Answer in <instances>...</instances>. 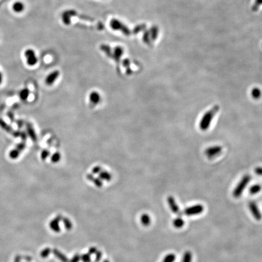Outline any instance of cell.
<instances>
[{
	"mask_svg": "<svg viewBox=\"0 0 262 262\" xmlns=\"http://www.w3.org/2000/svg\"><path fill=\"white\" fill-rule=\"evenodd\" d=\"M26 148V143L23 141L18 144L16 148L12 150L9 153V157L12 159L17 158L21 152Z\"/></svg>",
	"mask_w": 262,
	"mask_h": 262,
	"instance_id": "7",
	"label": "cell"
},
{
	"mask_svg": "<svg viewBox=\"0 0 262 262\" xmlns=\"http://www.w3.org/2000/svg\"><path fill=\"white\" fill-rule=\"evenodd\" d=\"M0 127L6 132H8L9 134H11L12 135V134L14 133V130L13 129V128L9 125L8 123L4 122V120H3L2 118H0Z\"/></svg>",
	"mask_w": 262,
	"mask_h": 262,
	"instance_id": "19",
	"label": "cell"
},
{
	"mask_svg": "<svg viewBox=\"0 0 262 262\" xmlns=\"http://www.w3.org/2000/svg\"><path fill=\"white\" fill-rule=\"evenodd\" d=\"M81 260V255L79 254H75L72 259L69 260V262H79Z\"/></svg>",
	"mask_w": 262,
	"mask_h": 262,
	"instance_id": "38",
	"label": "cell"
},
{
	"mask_svg": "<svg viewBox=\"0 0 262 262\" xmlns=\"http://www.w3.org/2000/svg\"><path fill=\"white\" fill-rule=\"evenodd\" d=\"M61 159V154L60 152H55L51 156V160L53 163H57L60 161Z\"/></svg>",
	"mask_w": 262,
	"mask_h": 262,
	"instance_id": "32",
	"label": "cell"
},
{
	"mask_svg": "<svg viewBox=\"0 0 262 262\" xmlns=\"http://www.w3.org/2000/svg\"><path fill=\"white\" fill-rule=\"evenodd\" d=\"M76 14V12L74 10H69L65 11L62 14L63 22L66 25H69L70 23V18L75 16Z\"/></svg>",
	"mask_w": 262,
	"mask_h": 262,
	"instance_id": "11",
	"label": "cell"
},
{
	"mask_svg": "<svg viewBox=\"0 0 262 262\" xmlns=\"http://www.w3.org/2000/svg\"><path fill=\"white\" fill-rule=\"evenodd\" d=\"M251 95L254 99L258 100L262 96V91L258 87H254L251 92Z\"/></svg>",
	"mask_w": 262,
	"mask_h": 262,
	"instance_id": "23",
	"label": "cell"
},
{
	"mask_svg": "<svg viewBox=\"0 0 262 262\" xmlns=\"http://www.w3.org/2000/svg\"><path fill=\"white\" fill-rule=\"evenodd\" d=\"M167 201L168 205L171 210H172V212H174V214L178 215L179 217L182 216V214L180 210L179 207L178 206L174 198L172 196H169L167 199Z\"/></svg>",
	"mask_w": 262,
	"mask_h": 262,
	"instance_id": "9",
	"label": "cell"
},
{
	"mask_svg": "<svg viewBox=\"0 0 262 262\" xmlns=\"http://www.w3.org/2000/svg\"><path fill=\"white\" fill-rule=\"evenodd\" d=\"M81 260L83 262H91L90 255L89 253L83 254L81 255Z\"/></svg>",
	"mask_w": 262,
	"mask_h": 262,
	"instance_id": "35",
	"label": "cell"
},
{
	"mask_svg": "<svg viewBox=\"0 0 262 262\" xmlns=\"http://www.w3.org/2000/svg\"><path fill=\"white\" fill-rule=\"evenodd\" d=\"M204 210V207L201 205H196L191 207L186 208L184 210V214L188 216H195L201 214Z\"/></svg>",
	"mask_w": 262,
	"mask_h": 262,
	"instance_id": "5",
	"label": "cell"
},
{
	"mask_svg": "<svg viewBox=\"0 0 262 262\" xmlns=\"http://www.w3.org/2000/svg\"><path fill=\"white\" fill-rule=\"evenodd\" d=\"M110 26L114 30H119L122 32L123 34L126 36H129L131 34V30L129 29L117 19H112L110 21Z\"/></svg>",
	"mask_w": 262,
	"mask_h": 262,
	"instance_id": "3",
	"label": "cell"
},
{
	"mask_svg": "<svg viewBox=\"0 0 262 262\" xmlns=\"http://www.w3.org/2000/svg\"><path fill=\"white\" fill-rule=\"evenodd\" d=\"M86 178L87 180L91 182H92L93 183L95 184V186H96V187L98 188H101L103 186V182L101 179H100L99 178H96L92 174H89L86 175Z\"/></svg>",
	"mask_w": 262,
	"mask_h": 262,
	"instance_id": "15",
	"label": "cell"
},
{
	"mask_svg": "<svg viewBox=\"0 0 262 262\" xmlns=\"http://www.w3.org/2000/svg\"><path fill=\"white\" fill-rule=\"evenodd\" d=\"M89 100L91 103L94 105H97L100 101V96L97 92H92L89 96Z\"/></svg>",
	"mask_w": 262,
	"mask_h": 262,
	"instance_id": "17",
	"label": "cell"
},
{
	"mask_svg": "<svg viewBox=\"0 0 262 262\" xmlns=\"http://www.w3.org/2000/svg\"><path fill=\"white\" fill-rule=\"evenodd\" d=\"M25 8V6L23 3L21 1H17L14 3L12 6V9L14 12L16 13H21L22 12Z\"/></svg>",
	"mask_w": 262,
	"mask_h": 262,
	"instance_id": "18",
	"label": "cell"
},
{
	"mask_svg": "<svg viewBox=\"0 0 262 262\" xmlns=\"http://www.w3.org/2000/svg\"><path fill=\"white\" fill-rule=\"evenodd\" d=\"M261 5H262V0H255L254 4L252 7V10L254 12L257 11Z\"/></svg>",
	"mask_w": 262,
	"mask_h": 262,
	"instance_id": "33",
	"label": "cell"
},
{
	"mask_svg": "<svg viewBox=\"0 0 262 262\" xmlns=\"http://www.w3.org/2000/svg\"><path fill=\"white\" fill-rule=\"evenodd\" d=\"M101 166H96L93 167V169H92V172L93 174H99L101 171Z\"/></svg>",
	"mask_w": 262,
	"mask_h": 262,
	"instance_id": "39",
	"label": "cell"
},
{
	"mask_svg": "<svg viewBox=\"0 0 262 262\" xmlns=\"http://www.w3.org/2000/svg\"><path fill=\"white\" fill-rule=\"evenodd\" d=\"M140 221L141 224L144 227H148L150 225L151 219L150 216L147 214H143L140 217Z\"/></svg>",
	"mask_w": 262,
	"mask_h": 262,
	"instance_id": "20",
	"label": "cell"
},
{
	"mask_svg": "<svg viewBox=\"0 0 262 262\" xmlns=\"http://www.w3.org/2000/svg\"><path fill=\"white\" fill-rule=\"evenodd\" d=\"M262 187L259 184H254L249 188V193L251 195H255L261 191Z\"/></svg>",
	"mask_w": 262,
	"mask_h": 262,
	"instance_id": "28",
	"label": "cell"
},
{
	"mask_svg": "<svg viewBox=\"0 0 262 262\" xmlns=\"http://www.w3.org/2000/svg\"><path fill=\"white\" fill-rule=\"evenodd\" d=\"M192 253L191 251H186L183 255L182 262H192Z\"/></svg>",
	"mask_w": 262,
	"mask_h": 262,
	"instance_id": "29",
	"label": "cell"
},
{
	"mask_svg": "<svg viewBox=\"0 0 262 262\" xmlns=\"http://www.w3.org/2000/svg\"><path fill=\"white\" fill-rule=\"evenodd\" d=\"M18 126L19 128H21L24 124V122L23 120H18L17 122Z\"/></svg>",
	"mask_w": 262,
	"mask_h": 262,
	"instance_id": "46",
	"label": "cell"
},
{
	"mask_svg": "<svg viewBox=\"0 0 262 262\" xmlns=\"http://www.w3.org/2000/svg\"><path fill=\"white\" fill-rule=\"evenodd\" d=\"M103 262H109V260H104V261H103Z\"/></svg>",
	"mask_w": 262,
	"mask_h": 262,
	"instance_id": "49",
	"label": "cell"
},
{
	"mask_svg": "<svg viewBox=\"0 0 262 262\" xmlns=\"http://www.w3.org/2000/svg\"><path fill=\"white\" fill-rule=\"evenodd\" d=\"M2 81H3V75H2L1 72H0V85H1V83H2Z\"/></svg>",
	"mask_w": 262,
	"mask_h": 262,
	"instance_id": "48",
	"label": "cell"
},
{
	"mask_svg": "<svg viewBox=\"0 0 262 262\" xmlns=\"http://www.w3.org/2000/svg\"><path fill=\"white\" fill-rule=\"evenodd\" d=\"M13 137L17 138V137H19L21 135V132L19 131H15L14 132V133L12 134Z\"/></svg>",
	"mask_w": 262,
	"mask_h": 262,
	"instance_id": "45",
	"label": "cell"
},
{
	"mask_svg": "<svg viewBox=\"0 0 262 262\" xmlns=\"http://www.w3.org/2000/svg\"><path fill=\"white\" fill-rule=\"evenodd\" d=\"M176 259V255L174 254H169L164 257L162 262H174Z\"/></svg>",
	"mask_w": 262,
	"mask_h": 262,
	"instance_id": "30",
	"label": "cell"
},
{
	"mask_svg": "<svg viewBox=\"0 0 262 262\" xmlns=\"http://www.w3.org/2000/svg\"><path fill=\"white\" fill-rule=\"evenodd\" d=\"M158 27L156 26H154L150 29L149 34L150 36V38L152 40H156L158 35Z\"/></svg>",
	"mask_w": 262,
	"mask_h": 262,
	"instance_id": "22",
	"label": "cell"
},
{
	"mask_svg": "<svg viewBox=\"0 0 262 262\" xmlns=\"http://www.w3.org/2000/svg\"><path fill=\"white\" fill-rule=\"evenodd\" d=\"M130 64H131L130 60H129V59H128V58L124 59V60L123 61V66L124 68H126V69L129 68H130Z\"/></svg>",
	"mask_w": 262,
	"mask_h": 262,
	"instance_id": "41",
	"label": "cell"
},
{
	"mask_svg": "<svg viewBox=\"0 0 262 262\" xmlns=\"http://www.w3.org/2000/svg\"><path fill=\"white\" fill-rule=\"evenodd\" d=\"M97 251H98V249H97L96 247H94V246L90 247L88 250V253L90 255L96 254V253L97 252Z\"/></svg>",
	"mask_w": 262,
	"mask_h": 262,
	"instance_id": "43",
	"label": "cell"
},
{
	"mask_svg": "<svg viewBox=\"0 0 262 262\" xmlns=\"http://www.w3.org/2000/svg\"><path fill=\"white\" fill-rule=\"evenodd\" d=\"M25 55L26 58L27 63L29 66H33L36 64L38 59L36 56L35 52L34 50L31 49H27L25 52Z\"/></svg>",
	"mask_w": 262,
	"mask_h": 262,
	"instance_id": "6",
	"label": "cell"
},
{
	"mask_svg": "<svg viewBox=\"0 0 262 262\" xmlns=\"http://www.w3.org/2000/svg\"><path fill=\"white\" fill-rule=\"evenodd\" d=\"M173 226L179 229L181 227H183L184 225V221L183 220L181 217H177V218H175L174 220H173Z\"/></svg>",
	"mask_w": 262,
	"mask_h": 262,
	"instance_id": "24",
	"label": "cell"
},
{
	"mask_svg": "<svg viewBox=\"0 0 262 262\" xmlns=\"http://www.w3.org/2000/svg\"><path fill=\"white\" fill-rule=\"evenodd\" d=\"M52 253L61 262H69V259L67 257V256L61 253V251L56 248L53 249L52 250Z\"/></svg>",
	"mask_w": 262,
	"mask_h": 262,
	"instance_id": "14",
	"label": "cell"
},
{
	"mask_svg": "<svg viewBox=\"0 0 262 262\" xmlns=\"http://www.w3.org/2000/svg\"><path fill=\"white\" fill-rule=\"evenodd\" d=\"M27 132L29 137L34 142H36L37 141V135L35 132V129L32 125V124L27 123L26 124Z\"/></svg>",
	"mask_w": 262,
	"mask_h": 262,
	"instance_id": "13",
	"label": "cell"
},
{
	"mask_svg": "<svg viewBox=\"0 0 262 262\" xmlns=\"http://www.w3.org/2000/svg\"><path fill=\"white\" fill-rule=\"evenodd\" d=\"M8 116H9V118H10V120L12 121V122H13L14 121V115L13 113L9 112V113H8Z\"/></svg>",
	"mask_w": 262,
	"mask_h": 262,
	"instance_id": "47",
	"label": "cell"
},
{
	"mask_svg": "<svg viewBox=\"0 0 262 262\" xmlns=\"http://www.w3.org/2000/svg\"><path fill=\"white\" fill-rule=\"evenodd\" d=\"M222 149V147L220 146H212L206 149L205 150V154L207 157L212 159L218 156L221 153Z\"/></svg>",
	"mask_w": 262,
	"mask_h": 262,
	"instance_id": "4",
	"label": "cell"
},
{
	"mask_svg": "<svg viewBox=\"0 0 262 262\" xmlns=\"http://www.w3.org/2000/svg\"><path fill=\"white\" fill-rule=\"evenodd\" d=\"M251 180V177L248 174H246L242 178L241 180L236 186L234 191L232 192V195L235 198L240 197L242 193L244 191L246 187L247 186L248 184L250 182Z\"/></svg>",
	"mask_w": 262,
	"mask_h": 262,
	"instance_id": "2",
	"label": "cell"
},
{
	"mask_svg": "<svg viewBox=\"0 0 262 262\" xmlns=\"http://www.w3.org/2000/svg\"><path fill=\"white\" fill-rule=\"evenodd\" d=\"M249 210L252 213V215L256 220L260 221L262 218V216L257 204L254 201H250L249 203Z\"/></svg>",
	"mask_w": 262,
	"mask_h": 262,
	"instance_id": "8",
	"label": "cell"
},
{
	"mask_svg": "<svg viewBox=\"0 0 262 262\" xmlns=\"http://www.w3.org/2000/svg\"><path fill=\"white\" fill-rule=\"evenodd\" d=\"M146 28V25H145L144 24L140 25L137 26L134 28L133 32H134V34H138L139 32H140V31H142V30H145Z\"/></svg>",
	"mask_w": 262,
	"mask_h": 262,
	"instance_id": "34",
	"label": "cell"
},
{
	"mask_svg": "<svg viewBox=\"0 0 262 262\" xmlns=\"http://www.w3.org/2000/svg\"><path fill=\"white\" fill-rule=\"evenodd\" d=\"M220 106L218 105H215L203 115L199 124V127L201 131H206L210 128L212 121L218 112Z\"/></svg>",
	"mask_w": 262,
	"mask_h": 262,
	"instance_id": "1",
	"label": "cell"
},
{
	"mask_svg": "<svg viewBox=\"0 0 262 262\" xmlns=\"http://www.w3.org/2000/svg\"><path fill=\"white\" fill-rule=\"evenodd\" d=\"M51 249L49 248H46L41 251V256L42 257V258H47L51 253Z\"/></svg>",
	"mask_w": 262,
	"mask_h": 262,
	"instance_id": "36",
	"label": "cell"
},
{
	"mask_svg": "<svg viewBox=\"0 0 262 262\" xmlns=\"http://www.w3.org/2000/svg\"><path fill=\"white\" fill-rule=\"evenodd\" d=\"M30 94V90L27 88H25L19 92V97L23 101H25L28 98Z\"/></svg>",
	"mask_w": 262,
	"mask_h": 262,
	"instance_id": "26",
	"label": "cell"
},
{
	"mask_svg": "<svg viewBox=\"0 0 262 262\" xmlns=\"http://www.w3.org/2000/svg\"><path fill=\"white\" fill-rule=\"evenodd\" d=\"M112 177L111 174L107 172V171H101L99 173V178L101 180H104L106 182H110L112 179Z\"/></svg>",
	"mask_w": 262,
	"mask_h": 262,
	"instance_id": "21",
	"label": "cell"
},
{
	"mask_svg": "<svg viewBox=\"0 0 262 262\" xmlns=\"http://www.w3.org/2000/svg\"><path fill=\"white\" fill-rule=\"evenodd\" d=\"M20 137L21 138V139L23 140L24 141H26V140H27V138L26 133V132H21V135H20Z\"/></svg>",
	"mask_w": 262,
	"mask_h": 262,
	"instance_id": "44",
	"label": "cell"
},
{
	"mask_svg": "<svg viewBox=\"0 0 262 262\" xmlns=\"http://www.w3.org/2000/svg\"><path fill=\"white\" fill-rule=\"evenodd\" d=\"M255 173L259 176H262V167H257L254 169Z\"/></svg>",
	"mask_w": 262,
	"mask_h": 262,
	"instance_id": "42",
	"label": "cell"
},
{
	"mask_svg": "<svg viewBox=\"0 0 262 262\" xmlns=\"http://www.w3.org/2000/svg\"><path fill=\"white\" fill-rule=\"evenodd\" d=\"M60 75V72L58 70H55L48 75L45 79L46 84L47 85L51 86L54 83V82L58 79Z\"/></svg>",
	"mask_w": 262,
	"mask_h": 262,
	"instance_id": "12",
	"label": "cell"
},
{
	"mask_svg": "<svg viewBox=\"0 0 262 262\" xmlns=\"http://www.w3.org/2000/svg\"><path fill=\"white\" fill-rule=\"evenodd\" d=\"M62 218H63V216L60 214H59L55 218H53L52 220H51V221L50 222L49 226L53 231L55 232H59L61 231L60 222L62 220Z\"/></svg>",
	"mask_w": 262,
	"mask_h": 262,
	"instance_id": "10",
	"label": "cell"
},
{
	"mask_svg": "<svg viewBox=\"0 0 262 262\" xmlns=\"http://www.w3.org/2000/svg\"><path fill=\"white\" fill-rule=\"evenodd\" d=\"M61 221H63V225H64V227H65L66 230L70 231V230L72 229L73 225H72V221H70L69 218H67V217H63V218H62V220Z\"/></svg>",
	"mask_w": 262,
	"mask_h": 262,
	"instance_id": "27",
	"label": "cell"
},
{
	"mask_svg": "<svg viewBox=\"0 0 262 262\" xmlns=\"http://www.w3.org/2000/svg\"><path fill=\"white\" fill-rule=\"evenodd\" d=\"M102 255H103V254L101 252V251H97V252H96V259H95V262H100V261L101 260V257H102Z\"/></svg>",
	"mask_w": 262,
	"mask_h": 262,
	"instance_id": "40",
	"label": "cell"
},
{
	"mask_svg": "<svg viewBox=\"0 0 262 262\" xmlns=\"http://www.w3.org/2000/svg\"><path fill=\"white\" fill-rule=\"evenodd\" d=\"M50 155V152L47 149H44L41 154V158L43 160H45Z\"/></svg>",
	"mask_w": 262,
	"mask_h": 262,
	"instance_id": "37",
	"label": "cell"
},
{
	"mask_svg": "<svg viewBox=\"0 0 262 262\" xmlns=\"http://www.w3.org/2000/svg\"><path fill=\"white\" fill-rule=\"evenodd\" d=\"M100 49L103 51L106 54L107 56L109 57H112V53L111 51V48L108 45H106V44H102L100 46Z\"/></svg>",
	"mask_w": 262,
	"mask_h": 262,
	"instance_id": "25",
	"label": "cell"
},
{
	"mask_svg": "<svg viewBox=\"0 0 262 262\" xmlns=\"http://www.w3.org/2000/svg\"><path fill=\"white\" fill-rule=\"evenodd\" d=\"M123 49L122 47L120 46L115 47L114 49V53L112 54V57L115 59V60L118 62L121 57L123 55Z\"/></svg>",
	"mask_w": 262,
	"mask_h": 262,
	"instance_id": "16",
	"label": "cell"
},
{
	"mask_svg": "<svg viewBox=\"0 0 262 262\" xmlns=\"http://www.w3.org/2000/svg\"><path fill=\"white\" fill-rule=\"evenodd\" d=\"M143 40L145 43H146V44H150V41H151V38H150V34H149V31L146 30L144 32V34L143 36Z\"/></svg>",
	"mask_w": 262,
	"mask_h": 262,
	"instance_id": "31",
	"label": "cell"
}]
</instances>
